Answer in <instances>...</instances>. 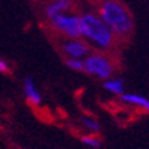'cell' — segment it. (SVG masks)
<instances>
[{
    "instance_id": "obj_1",
    "label": "cell",
    "mask_w": 149,
    "mask_h": 149,
    "mask_svg": "<svg viewBox=\"0 0 149 149\" xmlns=\"http://www.w3.org/2000/svg\"><path fill=\"white\" fill-rule=\"evenodd\" d=\"M81 15V37L92 49L115 52L120 41L96 11H84Z\"/></svg>"
},
{
    "instance_id": "obj_2",
    "label": "cell",
    "mask_w": 149,
    "mask_h": 149,
    "mask_svg": "<svg viewBox=\"0 0 149 149\" xmlns=\"http://www.w3.org/2000/svg\"><path fill=\"white\" fill-rule=\"evenodd\" d=\"M96 13L109 26L120 42L130 40L134 32V18L130 10L120 0H97Z\"/></svg>"
},
{
    "instance_id": "obj_3",
    "label": "cell",
    "mask_w": 149,
    "mask_h": 149,
    "mask_svg": "<svg viewBox=\"0 0 149 149\" xmlns=\"http://www.w3.org/2000/svg\"><path fill=\"white\" fill-rule=\"evenodd\" d=\"M116 67L118 64L113 58V52L92 49L91 54L84 59V72L99 81H105L113 77Z\"/></svg>"
},
{
    "instance_id": "obj_4",
    "label": "cell",
    "mask_w": 149,
    "mask_h": 149,
    "mask_svg": "<svg viewBox=\"0 0 149 149\" xmlns=\"http://www.w3.org/2000/svg\"><path fill=\"white\" fill-rule=\"evenodd\" d=\"M51 30L63 38L81 37V15L70 11L48 19Z\"/></svg>"
},
{
    "instance_id": "obj_5",
    "label": "cell",
    "mask_w": 149,
    "mask_h": 149,
    "mask_svg": "<svg viewBox=\"0 0 149 149\" xmlns=\"http://www.w3.org/2000/svg\"><path fill=\"white\" fill-rule=\"evenodd\" d=\"M59 49L66 59H85L92 52L91 45L82 37L63 38L59 44Z\"/></svg>"
},
{
    "instance_id": "obj_6",
    "label": "cell",
    "mask_w": 149,
    "mask_h": 149,
    "mask_svg": "<svg viewBox=\"0 0 149 149\" xmlns=\"http://www.w3.org/2000/svg\"><path fill=\"white\" fill-rule=\"evenodd\" d=\"M22 89H23V96L26 99V103L36 108V107H40L41 103H42V95L40 93L38 88H37L36 82L30 75H27L22 82Z\"/></svg>"
},
{
    "instance_id": "obj_7",
    "label": "cell",
    "mask_w": 149,
    "mask_h": 149,
    "mask_svg": "<svg viewBox=\"0 0 149 149\" xmlns=\"http://www.w3.org/2000/svg\"><path fill=\"white\" fill-rule=\"evenodd\" d=\"M74 1L72 0H51L44 6V17L47 21L54 17H58L60 14L72 11Z\"/></svg>"
},
{
    "instance_id": "obj_8",
    "label": "cell",
    "mask_w": 149,
    "mask_h": 149,
    "mask_svg": "<svg viewBox=\"0 0 149 149\" xmlns=\"http://www.w3.org/2000/svg\"><path fill=\"white\" fill-rule=\"evenodd\" d=\"M118 99H119L120 103L126 104L129 107H133V108L140 109L145 113H149V99L145 97V96L138 95V93H127V92H125Z\"/></svg>"
},
{
    "instance_id": "obj_9",
    "label": "cell",
    "mask_w": 149,
    "mask_h": 149,
    "mask_svg": "<svg viewBox=\"0 0 149 149\" xmlns=\"http://www.w3.org/2000/svg\"><path fill=\"white\" fill-rule=\"evenodd\" d=\"M103 88L105 89V92H108L111 95L119 97L120 95H123L126 92V86H125V81L119 77H111L108 79L103 81Z\"/></svg>"
},
{
    "instance_id": "obj_10",
    "label": "cell",
    "mask_w": 149,
    "mask_h": 149,
    "mask_svg": "<svg viewBox=\"0 0 149 149\" xmlns=\"http://www.w3.org/2000/svg\"><path fill=\"white\" fill-rule=\"evenodd\" d=\"M79 125L85 129L86 133L99 134L100 130H101V126H100L99 120L93 116H89V115H84V116L79 118Z\"/></svg>"
},
{
    "instance_id": "obj_11",
    "label": "cell",
    "mask_w": 149,
    "mask_h": 149,
    "mask_svg": "<svg viewBox=\"0 0 149 149\" xmlns=\"http://www.w3.org/2000/svg\"><path fill=\"white\" fill-rule=\"evenodd\" d=\"M81 142L85 145L86 148L91 149H99L101 146V138H100L99 134H95V133H86L81 137Z\"/></svg>"
},
{
    "instance_id": "obj_12",
    "label": "cell",
    "mask_w": 149,
    "mask_h": 149,
    "mask_svg": "<svg viewBox=\"0 0 149 149\" xmlns=\"http://www.w3.org/2000/svg\"><path fill=\"white\" fill-rule=\"evenodd\" d=\"M64 63L70 70L75 72H84V59H64Z\"/></svg>"
},
{
    "instance_id": "obj_13",
    "label": "cell",
    "mask_w": 149,
    "mask_h": 149,
    "mask_svg": "<svg viewBox=\"0 0 149 149\" xmlns=\"http://www.w3.org/2000/svg\"><path fill=\"white\" fill-rule=\"evenodd\" d=\"M11 71V66L6 59H0V74H8Z\"/></svg>"
}]
</instances>
